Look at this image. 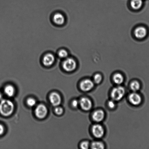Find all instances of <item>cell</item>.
<instances>
[{
  "instance_id": "1",
  "label": "cell",
  "mask_w": 149,
  "mask_h": 149,
  "mask_svg": "<svg viewBox=\"0 0 149 149\" xmlns=\"http://www.w3.org/2000/svg\"><path fill=\"white\" fill-rule=\"evenodd\" d=\"M14 109L13 102L8 99H3L0 102V113L3 116H8L12 114Z\"/></svg>"
},
{
  "instance_id": "2",
  "label": "cell",
  "mask_w": 149,
  "mask_h": 149,
  "mask_svg": "<svg viewBox=\"0 0 149 149\" xmlns=\"http://www.w3.org/2000/svg\"><path fill=\"white\" fill-rule=\"evenodd\" d=\"M57 59L55 54L52 52H47L42 55L41 63L45 67H50L55 63Z\"/></svg>"
},
{
  "instance_id": "3",
  "label": "cell",
  "mask_w": 149,
  "mask_h": 149,
  "mask_svg": "<svg viewBox=\"0 0 149 149\" xmlns=\"http://www.w3.org/2000/svg\"><path fill=\"white\" fill-rule=\"evenodd\" d=\"M61 65L63 69L66 72H72L76 68L77 63L73 58L68 57L61 62Z\"/></svg>"
},
{
  "instance_id": "4",
  "label": "cell",
  "mask_w": 149,
  "mask_h": 149,
  "mask_svg": "<svg viewBox=\"0 0 149 149\" xmlns=\"http://www.w3.org/2000/svg\"><path fill=\"white\" fill-rule=\"evenodd\" d=\"M51 20L54 24L58 27H62L65 24L66 19L64 13L56 11L52 14Z\"/></svg>"
},
{
  "instance_id": "5",
  "label": "cell",
  "mask_w": 149,
  "mask_h": 149,
  "mask_svg": "<svg viewBox=\"0 0 149 149\" xmlns=\"http://www.w3.org/2000/svg\"><path fill=\"white\" fill-rule=\"evenodd\" d=\"M125 91L122 86H118L114 88L111 93L112 100L115 101H119L122 99L125 96Z\"/></svg>"
},
{
  "instance_id": "6",
  "label": "cell",
  "mask_w": 149,
  "mask_h": 149,
  "mask_svg": "<svg viewBox=\"0 0 149 149\" xmlns=\"http://www.w3.org/2000/svg\"><path fill=\"white\" fill-rule=\"evenodd\" d=\"M35 115L38 118L42 119L46 116L48 113V109L45 105L40 104L37 106L35 110Z\"/></svg>"
},
{
  "instance_id": "7",
  "label": "cell",
  "mask_w": 149,
  "mask_h": 149,
  "mask_svg": "<svg viewBox=\"0 0 149 149\" xmlns=\"http://www.w3.org/2000/svg\"><path fill=\"white\" fill-rule=\"evenodd\" d=\"M92 132L96 138H100L104 135V130L101 125L96 124L92 127Z\"/></svg>"
},
{
  "instance_id": "8",
  "label": "cell",
  "mask_w": 149,
  "mask_h": 149,
  "mask_svg": "<svg viewBox=\"0 0 149 149\" xmlns=\"http://www.w3.org/2000/svg\"><path fill=\"white\" fill-rule=\"evenodd\" d=\"M94 87V83L90 79H86L80 83V87L84 91H89Z\"/></svg>"
},
{
  "instance_id": "9",
  "label": "cell",
  "mask_w": 149,
  "mask_h": 149,
  "mask_svg": "<svg viewBox=\"0 0 149 149\" xmlns=\"http://www.w3.org/2000/svg\"><path fill=\"white\" fill-rule=\"evenodd\" d=\"M79 105L83 110L87 111L90 110L92 106V103L90 99L87 97H83L80 99Z\"/></svg>"
},
{
  "instance_id": "10",
  "label": "cell",
  "mask_w": 149,
  "mask_h": 149,
  "mask_svg": "<svg viewBox=\"0 0 149 149\" xmlns=\"http://www.w3.org/2000/svg\"><path fill=\"white\" fill-rule=\"evenodd\" d=\"M49 100L51 104L54 106H58L61 103V96L55 92H53L50 95Z\"/></svg>"
},
{
  "instance_id": "11",
  "label": "cell",
  "mask_w": 149,
  "mask_h": 149,
  "mask_svg": "<svg viewBox=\"0 0 149 149\" xmlns=\"http://www.w3.org/2000/svg\"><path fill=\"white\" fill-rule=\"evenodd\" d=\"M129 100L130 102L132 105L136 106L139 105L142 101L141 96L136 92H134L130 94Z\"/></svg>"
},
{
  "instance_id": "12",
  "label": "cell",
  "mask_w": 149,
  "mask_h": 149,
  "mask_svg": "<svg viewBox=\"0 0 149 149\" xmlns=\"http://www.w3.org/2000/svg\"><path fill=\"white\" fill-rule=\"evenodd\" d=\"M134 34L137 38L143 39L146 36L147 30L145 27L140 26L135 29Z\"/></svg>"
},
{
  "instance_id": "13",
  "label": "cell",
  "mask_w": 149,
  "mask_h": 149,
  "mask_svg": "<svg viewBox=\"0 0 149 149\" xmlns=\"http://www.w3.org/2000/svg\"><path fill=\"white\" fill-rule=\"evenodd\" d=\"M104 112L102 110L95 111L93 113L92 118L94 121L97 122H100L103 121L105 118Z\"/></svg>"
},
{
  "instance_id": "14",
  "label": "cell",
  "mask_w": 149,
  "mask_h": 149,
  "mask_svg": "<svg viewBox=\"0 0 149 149\" xmlns=\"http://www.w3.org/2000/svg\"><path fill=\"white\" fill-rule=\"evenodd\" d=\"M56 55L58 59H64L68 57L69 52L65 48H61L57 51Z\"/></svg>"
},
{
  "instance_id": "15",
  "label": "cell",
  "mask_w": 149,
  "mask_h": 149,
  "mask_svg": "<svg viewBox=\"0 0 149 149\" xmlns=\"http://www.w3.org/2000/svg\"><path fill=\"white\" fill-rule=\"evenodd\" d=\"M4 92L8 97H13L15 93V89L14 86L11 85H8L4 87Z\"/></svg>"
},
{
  "instance_id": "16",
  "label": "cell",
  "mask_w": 149,
  "mask_h": 149,
  "mask_svg": "<svg viewBox=\"0 0 149 149\" xmlns=\"http://www.w3.org/2000/svg\"><path fill=\"white\" fill-rule=\"evenodd\" d=\"M143 0H131V5L134 10H138L143 5Z\"/></svg>"
},
{
  "instance_id": "17",
  "label": "cell",
  "mask_w": 149,
  "mask_h": 149,
  "mask_svg": "<svg viewBox=\"0 0 149 149\" xmlns=\"http://www.w3.org/2000/svg\"><path fill=\"white\" fill-rule=\"evenodd\" d=\"M124 77L122 74L120 73H116L114 74L113 77V80L114 82L118 85L122 84L124 81Z\"/></svg>"
},
{
  "instance_id": "18",
  "label": "cell",
  "mask_w": 149,
  "mask_h": 149,
  "mask_svg": "<svg viewBox=\"0 0 149 149\" xmlns=\"http://www.w3.org/2000/svg\"><path fill=\"white\" fill-rule=\"evenodd\" d=\"M91 147L94 149H103L105 148L104 144L100 141H94L91 144Z\"/></svg>"
},
{
  "instance_id": "19",
  "label": "cell",
  "mask_w": 149,
  "mask_h": 149,
  "mask_svg": "<svg viewBox=\"0 0 149 149\" xmlns=\"http://www.w3.org/2000/svg\"><path fill=\"white\" fill-rule=\"evenodd\" d=\"M131 88L133 91L136 92L138 91L141 88V85L138 81H135L132 82L131 84Z\"/></svg>"
},
{
  "instance_id": "20",
  "label": "cell",
  "mask_w": 149,
  "mask_h": 149,
  "mask_svg": "<svg viewBox=\"0 0 149 149\" xmlns=\"http://www.w3.org/2000/svg\"><path fill=\"white\" fill-rule=\"evenodd\" d=\"M102 80V77L101 74H95L94 77V82L96 84H99L101 82Z\"/></svg>"
},
{
  "instance_id": "21",
  "label": "cell",
  "mask_w": 149,
  "mask_h": 149,
  "mask_svg": "<svg viewBox=\"0 0 149 149\" xmlns=\"http://www.w3.org/2000/svg\"><path fill=\"white\" fill-rule=\"evenodd\" d=\"M27 104L30 107H33L36 104V101L35 99L32 98H29L27 100Z\"/></svg>"
},
{
  "instance_id": "22",
  "label": "cell",
  "mask_w": 149,
  "mask_h": 149,
  "mask_svg": "<svg viewBox=\"0 0 149 149\" xmlns=\"http://www.w3.org/2000/svg\"><path fill=\"white\" fill-rule=\"evenodd\" d=\"M90 146V143L87 141H83V142L81 143V145H80L81 148L84 149L89 148Z\"/></svg>"
},
{
  "instance_id": "23",
  "label": "cell",
  "mask_w": 149,
  "mask_h": 149,
  "mask_svg": "<svg viewBox=\"0 0 149 149\" xmlns=\"http://www.w3.org/2000/svg\"><path fill=\"white\" fill-rule=\"evenodd\" d=\"M108 106L110 109H113L116 106V103H115V101L113 100H109L108 102Z\"/></svg>"
},
{
  "instance_id": "24",
  "label": "cell",
  "mask_w": 149,
  "mask_h": 149,
  "mask_svg": "<svg viewBox=\"0 0 149 149\" xmlns=\"http://www.w3.org/2000/svg\"><path fill=\"white\" fill-rule=\"evenodd\" d=\"M55 113L58 115H61L64 112L63 109L61 107H57L55 109Z\"/></svg>"
},
{
  "instance_id": "25",
  "label": "cell",
  "mask_w": 149,
  "mask_h": 149,
  "mask_svg": "<svg viewBox=\"0 0 149 149\" xmlns=\"http://www.w3.org/2000/svg\"><path fill=\"white\" fill-rule=\"evenodd\" d=\"M71 104L74 108H77L79 105V101L77 100H74L73 101Z\"/></svg>"
},
{
  "instance_id": "26",
  "label": "cell",
  "mask_w": 149,
  "mask_h": 149,
  "mask_svg": "<svg viewBox=\"0 0 149 149\" xmlns=\"http://www.w3.org/2000/svg\"><path fill=\"white\" fill-rule=\"evenodd\" d=\"M4 128L3 126L0 124V135H2L4 132Z\"/></svg>"
},
{
  "instance_id": "27",
  "label": "cell",
  "mask_w": 149,
  "mask_h": 149,
  "mask_svg": "<svg viewBox=\"0 0 149 149\" xmlns=\"http://www.w3.org/2000/svg\"><path fill=\"white\" fill-rule=\"evenodd\" d=\"M2 93H1V92H0V100H1V99L2 98Z\"/></svg>"
}]
</instances>
